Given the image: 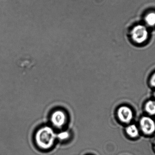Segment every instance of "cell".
Instances as JSON below:
<instances>
[{
  "instance_id": "obj_1",
  "label": "cell",
  "mask_w": 155,
  "mask_h": 155,
  "mask_svg": "<svg viewBox=\"0 0 155 155\" xmlns=\"http://www.w3.org/2000/svg\"><path fill=\"white\" fill-rule=\"evenodd\" d=\"M55 137L56 134L53 130L49 126H45L37 131L35 136V140L39 147L47 150L53 145Z\"/></svg>"
},
{
  "instance_id": "obj_2",
  "label": "cell",
  "mask_w": 155,
  "mask_h": 155,
  "mask_svg": "<svg viewBox=\"0 0 155 155\" xmlns=\"http://www.w3.org/2000/svg\"><path fill=\"white\" fill-rule=\"evenodd\" d=\"M131 37L133 42L137 44H143L148 37L147 28L144 25H138L134 26L131 31Z\"/></svg>"
},
{
  "instance_id": "obj_3",
  "label": "cell",
  "mask_w": 155,
  "mask_h": 155,
  "mask_svg": "<svg viewBox=\"0 0 155 155\" xmlns=\"http://www.w3.org/2000/svg\"><path fill=\"white\" fill-rule=\"evenodd\" d=\"M140 125L141 130L145 134H152L155 131V123L151 117H142L140 120Z\"/></svg>"
},
{
  "instance_id": "obj_4",
  "label": "cell",
  "mask_w": 155,
  "mask_h": 155,
  "mask_svg": "<svg viewBox=\"0 0 155 155\" xmlns=\"http://www.w3.org/2000/svg\"><path fill=\"white\" fill-rule=\"evenodd\" d=\"M117 116L119 120L124 123H129L133 118V113L129 107L122 106L117 111Z\"/></svg>"
},
{
  "instance_id": "obj_5",
  "label": "cell",
  "mask_w": 155,
  "mask_h": 155,
  "mask_svg": "<svg viewBox=\"0 0 155 155\" xmlns=\"http://www.w3.org/2000/svg\"><path fill=\"white\" fill-rule=\"evenodd\" d=\"M66 117L65 113L62 111H55L52 115L51 122L53 124L57 127L62 126L66 122Z\"/></svg>"
},
{
  "instance_id": "obj_6",
  "label": "cell",
  "mask_w": 155,
  "mask_h": 155,
  "mask_svg": "<svg viewBox=\"0 0 155 155\" xmlns=\"http://www.w3.org/2000/svg\"><path fill=\"white\" fill-rule=\"evenodd\" d=\"M126 132L130 137L133 138L137 137L139 134L138 128L134 125H131L127 126L126 129Z\"/></svg>"
},
{
  "instance_id": "obj_7",
  "label": "cell",
  "mask_w": 155,
  "mask_h": 155,
  "mask_svg": "<svg viewBox=\"0 0 155 155\" xmlns=\"http://www.w3.org/2000/svg\"><path fill=\"white\" fill-rule=\"evenodd\" d=\"M145 21L148 26H155V12H151L147 13L145 17Z\"/></svg>"
},
{
  "instance_id": "obj_8",
  "label": "cell",
  "mask_w": 155,
  "mask_h": 155,
  "mask_svg": "<svg viewBox=\"0 0 155 155\" xmlns=\"http://www.w3.org/2000/svg\"><path fill=\"white\" fill-rule=\"evenodd\" d=\"M146 111L149 114L153 115L155 114V102L149 101L147 102L145 106Z\"/></svg>"
},
{
  "instance_id": "obj_9",
  "label": "cell",
  "mask_w": 155,
  "mask_h": 155,
  "mask_svg": "<svg viewBox=\"0 0 155 155\" xmlns=\"http://www.w3.org/2000/svg\"><path fill=\"white\" fill-rule=\"evenodd\" d=\"M57 137L61 140H64L69 138L70 135L67 132H63L57 135Z\"/></svg>"
},
{
  "instance_id": "obj_10",
  "label": "cell",
  "mask_w": 155,
  "mask_h": 155,
  "mask_svg": "<svg viewBox=\"0 0 155 155\" xmlns=\"http://www.w3.org/2000/svg\"><path fill=\"white\" fill-rule=\"evenodd\" d=\"M150 83L153 87L155 88V73L151 77V80H150Z\"/></svg>"
},
{
  "instance_id": "obj_11",
  "label": "cell",
  "mask_w": 155,
  "mask_h": 155,
  "mask_svg": "<svg viewBox=\"0 0 155 155\" xmlns=\"http://www.w3.org/2000/svg\"><path fill=\"white\" fill-rule=\"evenodd\" d=\"M154 96H155V92L154 93Z\"/></svg>"
},
{
  "instance_id": "obj_12",
  "label": "cell",
  "mask_w": 155,
  "mask_h": 155,
  "mask_svg": "<svg viewBox=\"0 0 155 155\" xmlns=\"http://www.w3.org/2000/svg\"></svg>"
}]
</instances>
